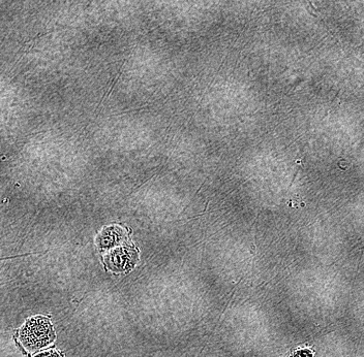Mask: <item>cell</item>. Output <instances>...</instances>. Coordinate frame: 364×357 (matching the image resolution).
Segmentation results:
<instances>
[{
	"mask_svg": "<svg viewBox=\"0 0 364 357\" xmlns=\"http://www.w3.org/2000/svg\"><path fill=\"white\" fill-rule=\"evenodd\" d=\"M55 339V331L51 322L45 317H35L28 320L20 331V340L30 351L40 350Z\"/></svg>",
	"mask_w": 364,
	"mask_h": 357,
	"instance_id": "cell-1",
	"label": "cell"
},
{
	"mask_svg": "<svg viewBox=\"0 0 364 357\" xmlns=\"http://www.w3.org/2000/svg\"><path fill=\"white\" fill-rule=\"evenodd\" d=\"M35 357H60V355L54 350H48V351H45V352L36 355Z\"/></svg>",
	"mask_w": 364,
	"mask_h": 357,
	"instance_id": "cell-2",
	"label": "cell"
},
{
	"mask_svg": "<svg viewBox=\"0 0 364 357\" xmlns=\"http://www.w3.org/2000/svg\"><path fill=\"white\" fill-rule=\"evenodd\" d=\"M292 357H313L311 352L308 350H300L297 351L296 353H294V355Z\"/></svg>",
	"mask_w": 364,
	"mask_h": 357,
	"instance_id": "cell-3",
	"label": "cell"
}]
</instances>
